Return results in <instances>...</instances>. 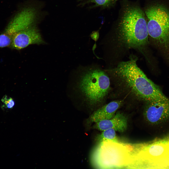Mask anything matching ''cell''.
Wrapping results in <instances>:
<instances>
[{"mask_svg": "<svg viewBox=\"0 0 169 169\" xmlns=\"http://www.w3.org/2000/svg\"><path fill=\"white\" fill-rule=\"evenodd\" d=\"M76 88L84 102L89 106L100 105L107 95L110 87L107 75L97 64L80 66L75 71Z\"/></svg>", "mask_w": 169, "mask_h": 169, "instance_id": "obj_1", "label": "cell"}, {"mask_svg": "<svg viewBox=\"0 0 169 169\" xmlns=\"http://www.w3.org/2000/svg\"><path fill=\"white\" fill-rule=\"evenodd\" d=\"M136 60L132 58L128 61L120 62L111 70L141 99L147 102H163L169 100L159 87L148 78L138 67Z\"/></svg>", "mask_w": 169, "mask_h": 169, "instance_id": "obj_2", "label": "cell"}, {"mask_svg": "<svg viewBox=\"0 0 169 169\" xmlns=\"http://www.w3.org/2000/svg\"><path fill=\"white\" fill-rule=\"evenodd\" d=\"M123 11L117 28L119 40L129 48L142 49L148 43L145 13L135 5H127Z\"/></svg>", "mask_w": 169, "mask_h": 169, "instance_id": "obj_3", "label": "cell"}, {"mask_svg": "<svg viewBox=\"0 0 169 169\" xmlns=\"http://www.w3.org/2000/svg\"><path fill=\"white\" fill-rule=\"evenodd\" d=\"M148 35L158 48L169 50V11L164 6L154 4L146 9Z\"/></svg>", "mask_w": 169, "mask_h": 169, "instance_id": "obj_4", "label": "cell"}, {"mask_svg": "<svg viewBox=\"0 0 169 169\" xmlns=\"http://www.w3.org/2000/svg\"><path fill=\"white\" fill-rule=\"evenodd\" d=\"M138 157L152 168H169V137L156 140L138 154Z\"/></svg>", "mask_w": 169, "mask_h": 169, "instance_id": "obj_5", "label": "cell"}, {"mask_svg": "<svg viewBox=\"0 0 169 169\" xmlns=\"http://www.w3.org/2000/svg\"><path fill=\"white\" fill-rule=\"evenodd\" d=\"M145 120L149 123L156 124L169 120V100L160 102H147L144 112Z\"/></svg>", "mask_w": 169, "mask_h": 169, "instance_id": "obj_6", "label": "cell"}, {"mask_svg": "<svg viewBox=\"0 0 169 169\" xmlns=\"http://www.w3.org/2000/svg\"><path fill=\"white\" fill-rule=\"evenodd\" d=\"M43 42L41 36L37 29L30 26L14 35L10 46L12 48L19 50L31 44Z\"/></svg>", "mask_w": 169, "mask_h": 169, "instance_id": "obj_7", "label": "cell"}, {"mask_svg": "<svg viewBox=\"0 0 169 169\" xmlns=\"http://www.w3.org/2000/svg\"><path fill=\"white\" fill-rule=\"evenodd\" d=\"M127 127V117L122 113L118 112L111 119L95 123L93 128L101 131L112 128L116 131L123 132L126 131Z\"/></svg>", "mask_w": 169, "mask_h": 169, "instance_id": "obj_8", "label": "cell"}, {"mask_svg": "<svg viewBox=\"0 0 169 169\" xmlns=\"http://www.w3.org/2000/svg\"><path fill=\"white\" fill-rule=\"evenodd\" d=\"M122 103L121 101H114L99 108L90 115L87 120V122L88 124H91L112 118Z\"/></svg>", "mask_w": 169, "mask_h": 169, "instance_id": "obj_9", "label": "cell"}, {"mask_svg": "<svg viewBox=\"0 0 169 169\" xmlns=\"http://www.w3.org/2000/svg\"><path fill=\"white\" fill-rule=\"evenodd\" d=\"M115 131L112 128L102 131L101 133L97 137V140L101 142L107 141L118 142Z\"/></svg>", "mask_w": 169, "mask_h": 169, "instance_id": "obj_10", "label": "cell"}, {"mask_svg": "<svg viewBox=\"0 0 169 169\" xmlns=\"http://www.w3.org/2000/svg\"><path fill=\"white\" fill-rule=\"evenodd\" d=\"M116 1V0H88L80 3L78 6H83L86 4L92 3H94V4L89 7L90 9L97 7L104 9L113 6Z\"/></svg>", "mask_w": 169, "mask_h": 169, "instance_id": "obj_11", "label": "cell"}, {"mask_svg": "<svg viewBox=\"0 0 169 169\" xmlns=\"http://www.w3.org/2000/svg\"><path fill=\"white\" fill-rule=\"evenodd\" d=\"M3 104L2 107L6 109L12 108L15 105V102L12 98L6 95L4 96L1 99Z\"/></svg>", "mask_w": 169, "mask_h": 169, "instance_id": "obj_12", "label": "cell"}, {"mask_svg": "<svg viewBox=\"0 0 169 169\" xmlns=\"http://www.w3.org/2000/svg\"><path fill=\"white\" fill-rule=\"evenodd\" d=\"M99 30L93 31L90 34V36L92 38L96 41L99 37Z\"/></svg>", "mask_w": 169, "mask_h": 169, "instance_id": "obj_13", "label": "cell"}, {"mask_svg": "<svg viewBox=\"0 0 169 169\" xmlns=\"http://www.w3.org/2000/svg\"><path fill=\"white\" fill-rule=\"evenodd\" d=\"M82 0H78V1H81Z\"/></svg>", "mask_w": 169, "mask_h": 169, "instance_id": "obj_14", "label": "cell"}]
</instances>
